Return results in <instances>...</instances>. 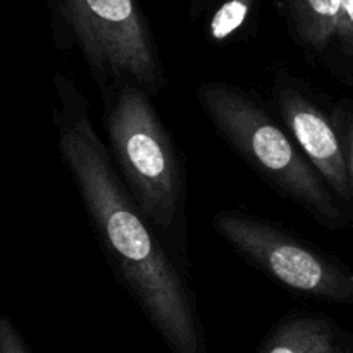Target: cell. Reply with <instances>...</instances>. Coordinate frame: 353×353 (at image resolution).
I'll use <instances>...</instances> for the list:
<instances>
[{"label": "cell", "mask_w": 353, "mask_h": 353, "mask_svg": "<svg viewBox=\"0 0 353 353\" xmlns=\"http://www.w3.org/2000/svg\"><path fill=\"white\" fill-rule=\"evenodd\" d=\"M257 353H353L321 314H293L272 327Z\"/></svg>", "instance_id": "7"}, {"label": "cell", "mask_w": 353, "mask_h": 353, "mask_svg": "<svg viewBox=\"0 0 353 353\" xmlns=\"http://www.w3.org/2000/svg\"><path fill=\"white\" fill-rule=\"evenodd\" d=\"M57 147L110 265L171 353H209L195 295L95 133L88 100L55 74Z\"/></svg>", "instance_id": "1"}, {"label": "cell", "mask_w": 353, "mask_h": 353, "mask_svg": "<svg viewBox=\"0 0 353 353\" xmlns=\"http://www.w3.org/2000/svg\"><path fill=\"white\" fill-rule=\"evenodd\" d=\"M196 100L221 137L276 192L303 207L323 226H345L347 217L330 186L250 93L223 81H207L196 90Z\"/></svg>", "instance_id": "2"}, {"label": "cell", "mask_w": 353, "mask_h": 353, "mask_svg": "<svg viewBox=\"0 0 353 353\" xmlns=\"http://www.w3.org/2000/svg\"><path fill=\"white\" fill-rule=\"evenodd\" d=\"M283 123L307 161L314 165L331 192L343 200L353 199V185L343 141L333 121L305 90L290 81H279L274 92Z\"/></svg>", "instance_id": "6"}, {"label": "cell", "mask_w": 353, "mask_h": 353, "mask_svg": "<svg viewBox=\"0 0 353 353\" xmlns=\"http://www.w3.org/2000/svg\"><path fill=\"white\" fill-rule=\"evenodd\" d=\"M214 2H217V0H190V17L196 21Z\"/></svg>", "instance_id": "13"}, {"label": "cell", "mask_w": 353, "mask_h": 353, "mask_svg": "<svg viewBox=\"0 0 353 353\" xmlns=\"http://www.w3.org/2000/svg\"><path fill=\"white\" fill-rule=\"evenodd\" d=\"M296 40L312 52H323L336 40L340 0H285Z\"/></svg>", "instance_id": "8"}, {"label": "cell", "mask_w": 353, "mask_h": 353, "mask_svg": "<svg viewBox=\"0 0 353 353\" xmlns=\"http://www.w3.org/2000/svg\"><path fill=\"white\" fill-rule=\"evenodd\" d=\"M336 40L345 50L353 52V0H340V21Z\"/></svg>", "instance_id": "11"}, {"label": "cell", "mask_w": 353, "mask_h": 353, "mask_svg": "<svg viewBox=\"0 0 353 353\" xmlns=\"http://www.w3.org/2000/svg\"><path fill=\"white\" fill-rule=\"evenodd\" d=\"M110 154L128 190L152 226L169 236L185 233V168L150 95L124 85L105 109Z\"/></svg>", "instance_id": "4"}, {"label": "cell", "mask_w": 353, "mask_h": 353, "mask_svg": "<svg viewBox=\"0 0 353 353\" xmlns=\"http://www.w3.org/2000/svg\"><path fill=\"white\" fill-rule=\"evenodd\" d=\"M0 353H31L26 341L7 316L0 319Z\"/></svg>", "instance_id": "10"}, {"label": "cell", "mask_w": 353, "mask_h": 353, "mask_svg": "<svg viewBox=\"0 0 353 353\" xmlns=\"http://www.w3.org/2000/svg\"><path fill=\"white\" fill-rule=\"evenodd\" d=\"M212 226L248 262L288 290L333 303H353V271L281 228L236 210L214 214Z\"/></svg>", "instance_id": "5"}, {"label": "cell", "mask_w": 353, "mask_h": 353, "mask_svg": "<svg viewBox=\"0 0 353 353\" xmlns=\"http://www.w3.org/2000/svg\"><path fill=\"white\" fill-rule=\"evenodd\" d=\"M48 9L57 47L78 48L103 93L134 85L154 95L168 85L140 0H48Z\"/></svg>", "instance_id": "3"}, {"label": "cell", "mask_w": 353, "mask_h": 353, "mask_svg": "<svg viewBox=\"0 0 353 353\" xmlns=\"http://www.w3.org/2000/svg\"><path fill=\"white\" fill-rule=\"evenodd\" d=\"M259 0H221L207 23V37L212 43L223 45L231 41L247 28L257 9Z\"/></svg>", "instance_id": "9"}, {"label": "cell", "mask_w": 353, "mask_h": 353, "mask_svg": "<svg viewBox=\"0 0 353 353\" xmlns=\"http://www.w3.org/2000/svg\"><path fill=\"white\" fill-rule=\"evenodd\" d=\"M338 133H340L341 141H343L345 155L348 161V169H350V178L353 185V112H338V117L334 119Z\"/></svg>", "instance_id": "12"}]
</instances>
